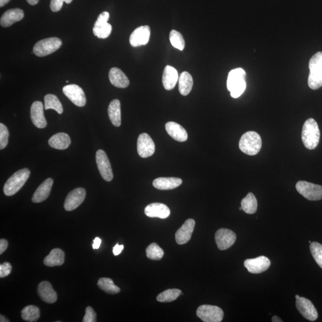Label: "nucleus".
<instances>
[{
	"label": "nucleus",
	"instance_id": "obj_8",
	"mask_svg": "<svg viewBox=\"0 0 322 322\" xmlns=\"http://www.w3.org/2000/svg\"><path fill=\"white\" fill-rule=\"evenodd\" d=\"M296 189L299 194L309 200L322 199V186L305 181H299L296 184Z\"/></svg>",
	"mask_w": 322,
	"mask_h": 322
},
{
	"label": "nucleus",
	"instance_id": "obj_4",
	"mask_svg": "<svg viewBox=\"0 0 322 322\" xmlns=\"http://www.w3.org/2000/svg\"><path fill=\"white\" fill-rule=\"evenodd\" d=\"M30 174L29 169L24 168L13 174L6 181L3 188L6 195L11 196L18 192L27 182Z\"/></svg>",
	"mask_w": 322,
	"mask_h": 322
},
{
	"label": "nucleus",
	"instance_id": "obj_31",
	"mask_svg": "<svg viewBox=\"0 0 322 322\" xmlns=\"http://www.w3.org/2000/svg\"><path fill=\"white\" fill-rule=\"evenodd\" d=\"M193 85L192 76L187 72L181 73L178 78V90L183 95L189 94Z\"/></svg>",
	"mask_w": 322,
	"mask_h": 322
},
{
	"label": "nucleus",
	"instance_id": "obj_47",
	"mask_svg": "<svg viewBox=\"0 0 322 322\" xmlns=\"http://www.w3.org/2000/svg\"><path fill=\"white\" fill-rule=\"evenodd\" d=\"M27 2L32 6L36 5L40 0H27Z\"/></svg>",
	"mask_w": 322,
	"mask_h": 322
},
{
	"label": "nucleus",
	"instance_id": "obj_42",
	"mask_svg": "<svg viewBox=\"0 0 322 322\" xmlns=\"http://www.w3.org/2000/svg\"><path fill=\"white\" fill-rule=\"evenodd\" d=\"M12 270V267L11 264L8 262H5L0 265V277H7L11 274Z\"/></svg>",
	"mask_w": 322,
	"mask_h": 322
},
{
	"label": "nucleus",
	"instance_id": "obj_20",
	"mask_svg": "<svg viewBox=\"0 0 322 322\" xmlns=\"http://www.w3.org/2000/svg\"><path fill=\"white\" fill-rule=\"evenodd\" d=\"M145 213L151 218L167 219L170 216V208L161 203H153L146 207Z\"/></svg>",
	"mask_w": 322,
	"mask_h": 322
},
{
	"label": "nucleus",
	"instance_id": "obj_40",
	"mask_svg": "<svg viewBox=\"0 0 322 322\" xmlns=\"http://www.w3.org/2000/svg\"><path fill=\"white\" fill-rule=\"evenodd\" d=\"M9 130L4 124H0V149H4L8 144Z\"/></svg>",
	"mask_w": 322,
	"mask_h": 322
},
{
	"label": "nucleus",
	"instance_id": "obj_3",
	"mask_svg": "<svg viewBox=\"0 0 322 322\" xmlns=\"http://www.w3.org/2000/svg\"><path fill=\"white\" fill-rule=\"evenodd\" d=\"M310 74L308 84L312 90H317L322 87V52L315 54L309 62Z\"/></svg>",
	"mask_w": 322,
	"mask_h": 322
},
{
	"label": "nucleus",
	"instance_id": "obj_45",
	"mask_svg": "<svg viewBox=\"0 0 322 322\" xmlns=\"http://www.w3.org/2000/svg\"><path fill=\"white\" fill-rule=\"evenodd\" d=\"M124 249V245H120L119 244H117L116 246H115L113 248V253L114 254V256H119L122 252Z\"/></svg>",
	"mask_w": 322,
	"mask_h": 322
},
{
	"label": "nucleus",
	"instance_id": "obj_28",
	"mask_svg": "<svg viewBox=\"0 0 322 322\" xmlns=\"http://www.w3.org/2000/svg\"><path fill=\"white\" fill-rule=\"evenodd\" d=\"M71 140L68 134L59 133L56 134L49 140L50 147L59 150H65L69 147Z\"/></svg>",
	"mask_w": 322,
	"mask_h": 322
},
{
	"label": "nucleus",
	"instance_id": "obj_29",
	"mask_svg": "<svg viewBox=\"0 0 322 322\" xmlns=\"http://www.w3.org/2000/svg\"><path fill=\"white\" fill-rule=\"evenodd\" d=\"M64 262V252L59 248L53 249L44 260V265L51 267L62 266Z\"/></svg>",
	"mask_w": 322,
	"mask_h": 322
},
{
	"label": "nucleus",
	"instance_id": "obj_13",
	"mask_svg": "<svg viewBox=\"0 0 322 322\" xmlns=\"http://www.w3.org/2000/svg\"><path fill=\"white\" fill-rule=\"evenodd\" d=\"M296 300V307L302 316L311 321L317 319V311L311 301L301 296Z\"/></svg>",
	"mask_w": 322,
	"mask_h": 322
},
{
	"label": "nucleus",
	"instance_id": "obj_38",
	"mask_svg": "<svg viewBox=\"0 0 322 322\" xmlns=\"http://www.w3.org/2000/svg\"><path fill=\"white\" fill-rule=\"evenodd\" d=\"M170 42L175 49L182 51L185 47L184 38L179 32L172 30L170 34Z\"/></svg>",
	"mask_w": 322,
	"mask_h": 322
},
{
	"label": "nucleus",
	"instance_id": "obj_48",
	"mask_svg": "<svg viewBox=\"0 0 322 322\" xmlns=\"http://www.w3.org/2000/svg\"><path fill=\"white\" fill-rule=\"evenodd\" d=\"M11 1V0H0V7L2 8Z\"/></svg>",
	"mask_w": 322,
	"mask_h": 322
},
{
	"label": "nucleus",
	"instance_id": "obj_12",
	"mask_svg": "<svg viewBox=\"0 0 322 322\" xmlns=\"http://www.w3.org/2000/svg\"><path fill=\"white\" fill-rule=\"evenodd\" d=\"M215 240L219 250H226L235 244L237 235L229 229H221L216 233Z\"/></svg>",
	"mask_w": 322,
	"mask_h": 322
},
{
	"label": "nucleus",
	"instance_id": "obj_37",
	"mask_svg": "<svg viewBox=\"0 0 322 322\" xmlns=\"http://www.w3.org/2000/svg\"><path fill=\"white\" fill-rule=\"evenodd\" d=\"M146 256L150 260H160L163 257L164 252L157 244L152 243L146 248Z\"/></svg>",
	"mask_w": 322,
	"mask_h": 322
},
{
	"label": "nucleus",
	"instance_id": "obj_16",
	"mask_svg": "<svg viewBox=\"0 0 322 322\" xmlns=\"http://www.w3.org/2000/svg\"><path fill=\"white\" fill-rule=\"evenodd\" d=\"M86 192L83 188H77L71 191L67 196L64 208L67 211H72L78 208L84 202Z\"/></svg>",
	"mask_w": 322,
	"mask_h": 322
},
{
	"label": "nucleus",
	"instance_id": "obj_52",
	"mask_svg": "<svg viewBox=\"0 0 322 322\" xmlns=\"http://www.w3.org/2000/svg\"><path fill=\"white\" fill-rule=\"evenodd\" d=\"M299 297H300V296H299V295H295L296 299H298Z\"/></svg>",
	"mask_w": 322,
	"mask_h": 322
},
{
	"label": "nucleus",
	"instance_id": "obj_19",
	"mask_svg": "<svg viewBox=\"0 0 322 322\" xmlns=\"http://www.w3.org/2000/svg\"><path fill=\"white\" fill-rule=\"evenodd\" d=\"M31 118L34 125L38 129L46 128L47 121L44 114V106L42 102H34L31 108Z\"/></svg>",
	"mask_w": 322,
	"mask_h": 322
},
{
	"label": "nucleus",
	"instance_id": "obj_15",
	"mask_svg": "<svg viewBox=\"0 0 322 322\" xmlns=\"http://www.w3.org/2000/svg\"><path fill=\"white\" fill-rule=\"evenodd\" d=\"M271 262L269 258L260 256L245 261L244 266L248 272L253 274L261 273L265 272L270 266Z\"/></svg>",
	"mask_w": 322,
	"mask_h": 322
},
{
	"label": "nucleus",
	"instance_id": "obj_25",
	"mask_svg": "<svg viewBox=\"0 0 322 322\" xmlns=\"http://www.w3.org/2000/svg\"><path fill=\"white\" fill-rule=\"evenodd\" d=\"M53 184L52 178H47L37 188L32 198V201L34 203H40L46 200L50 195Z\"/></svg>",
	"mask_w": 322,
	"mask_h": 322
},
{
	"label": "nucleus",
	"instance_id": "obj_2",
	"mask_svg": "<svg viewBox=\"0 0 322 322\" xmlns=\"http://www.w3.org/2000/svg\"><path fill=\"white\" fill-rule=\"evenodd\" d=\"M245 76L246 73L242 68L233 69L229 72L227 87L233 98L240 97L244 93L247 87Z\"/></svg>",
	"mask_w": 322,
	"mask_h": 322
},
{
	"label": "nucleus",
	"instance_id": "obj_6",
	"mask_svg": "<svg viewBox=\"0 0 322 322\" xmlns=\"http://www.w3.org/2000/svg\"><path fill=\"white\" fill-rule=\"evenodd\" d=\"M62 41L58 38H46L38 41L33 48V53L38 57H44L50 55L59 49Z\"/></svg>",
	"mask_w": 322,
	"mask_h": 322
},
{
	"label": "nucleus",
	"instance_id": "obj_24",
	"mask_svg": "<svg viewBox=\"0 0 322 322\" xmlns=\"http://www.w3.org/2000/svg\"><path fill=\"white\" fill-rule=\"evenodd\" d=\"M182 184V180L176 177H160L153 181V186L156 189L168 190L175 189Z\"/></svg>",
	"mask_w": 322,
	"mask_h": 322
},
{
	"label": "nucleus",
	"instance_id": "obj_39",
	"mask_svg": "<svg viewBox=\"0 0 322 322\" xmlns=\"http://www.w3.org/2000/svg\"><path fill=\"white\" fill-rule=\"evenodd\" d=\"M310 249L315 262L322 269V245L316 242H311Z\"/></svg>",
	"mask_w": 322,
	"mask_h": 322
},
{
	"label": "nucleus",
	"instance_id": "obj_51",
	"mask_svg": "<svg viewBox=\"0 0 322 322\" xmlns=\"http://www.w3.org/2000/svg\"><path fill=\"white\" fill-rule=\"evenodd\" d=\"M72 1L73 0H65V3H66V4H70Z\"/></svg>",
	"mask_w": 322,
	"mask_h": 322
},
{
	"label": "nucleus",
	"instance_id": "obj_22",
	"mask_svg": "<svg viewBox=\"0 0 322 322\" xmlns=\"http://www.w3.org/2000/svg\"><path fill=\"white\" fill-rule=\"evenodd\" d=\"M24 17V12L20 9H10L2 15L0 24L3 27H9Z\"/></svg>",
	"mask_w": 322,
	"mask_h": 322
},
{
	"label": "nucleus",
	"instance_id": "obj_50",
	"mask_svg": "<svg viewBox=\"0 0 322 322\" xmlns=\"http://www.w3.org/2000/svg\"><path fill=\"white\" fill-rule=\"evenodd\" d=\"M0 321L1 322H9V320L7 318H6L4 315H0Z\"/></svg>",
	"mask_w": 322,
	"mask_h": 322
},
{
	"label": "nucleus",
	"instance_id": "obj_34",
	"mask_svg": "<svg viewBox=\"0 0 322 322\" xmlns=\"http://www.w3.org/2000/svg\"><path fill=\"white\" fill-rule=\"evenodd\" d=\"M97 286L108 294H117L121 291L119 287L114 284L113 280L107 277H102L98 280Z\"/></svg>",
	"mask_w": 322,
	"mask_h": 322
},
{
	"label": "nucleus",
	"instance_id": "obj_43",
	"mask_svg": "<svg viewBox=\"0 0 322 322\" xmlns=\"http://www.w3.org/2000/svg\"><path fill=\"white\" fill-rule=\"evenodd\" d=\"M65 0H51L50 9L53 12H59L63 7Z\"/></svg>",
	"mask_w": 322,
	"mask_h": 322
},
{
	"label": "nucleus",
	"instance_id": "obj_17",
	"mask_svg": "<svg viewBox=\"0 0 322 322\" xmlns=\"http://www.w3.org/2000/svg\"><path fill=\"white\" fill-rule=\"evenodd\" d=\"M151 36V29L149 26H141L133 31L130 37L131 46L134 47L146 45Z\"/></svg>",
	"mask_w": 322,
	"mask_h": 322
},
{
	"label": "nucleus",
	"instance_id": "obj_18",
	"mask_svg": "<svg viewBox=\"0 0 322 322\" xmlns=\"http://www.w3.org/2000/svg\"><path fill=\"white\" fill-rule=\"evenodd\" d=\"M195 226L193 219H188L175 234V241L178 245L187 244L190 240Z\"/></svg>",
	"mask_w": 322,
	"mask_h": 322
},
{
	"label": "nucleus",
	"instance_id": "obj_9",
	"mask_svg": "<svg viewBox=\"0 0 322 322\" xmlns=\"http://www.w3.org/2000/svg\"><path fill=\"white\" fill-rule=\"evenodd\" d=\"M109 19L110 14L107 12H102L98 16L92 29L95 36L100 39H105L110 36L113 28L111 24L108 23Z\"/></svg>",
	"mask_w": 322,
	"mask_h": 322
},
{
	"label": "nucleus",
	"instance_id": "obj_30",
	"mask_svg": "<svg viewBox=\"0 0 322 322\" xmlns=\"http://www.w3.org/2000/svg\"><path fill=\"white\" fill-rule=\"evenodd\" d=\"M108 115L111 123L114 126L119 127L121 124V103L119 100L112 101L108 108Z\"/></svg>",
	"mask_w": 322,
	"mask_h": 322
},
{
	"label": "nucleus",
	"instance_id": "obj_10",
	"mask_svg": "<svg viewBox=\"0 0 322 322\" xmlns=\"http://www.w3.org/2000/svg\"><path fill=\"white\" fill-rule=\"evenodd\" d=\"M95 159H96L97 168L101 177L106 181L113 180L114 178L113 169L106 153L103 150H98L95 155Z\"/></svg>",
	"mask_w": 322,
	"mask_h": 322
},
{
	"label": "nucleus",
	"instance_id": "obj_14",
	"mask_svg": "<svg viewBox=\"0 0 322 322\" xmlns=\"http://www.w3.org/2000/svg\"><path fill=\"white\" fill-rule=\"evenodd\" d=\"M155 145L154 141L147 133H142L138 140V152L140 157L146 158L154 155Z\"/></svg>",
	"mask_w": 322,
	"mask_h": 322
},
{
	"label": "nucleus",
	"instance_id": "obj_53",
	"mask_svg": "<svg viewBox=\"0 0 322 322\" xmlns=\"http://www.w3.org/2000/svg\"><path fill=\"white\" fill-rule=\"evenodd\" d=\"M240 210H242V206H241V207H240Z\"/></svg>",
	"mask_w": 322,
	"mask_h": 322
},
{
	"label": "nucleus",
	"instance_id": "obj_32",
	"mask_svg": "<svg viewBox=\"0 0 322 322\" xmlns=\"http://www.w3.org/2000/svg\"><path fill=\"white\" fill-rule=\"evenodd\" d=\"M242 210L248 214L256 213L258 208V202L256 196L253 193H249L241 201Z\"/></svg>",
	"mask_w": 322,
	"mask_h": 322
},
{
	"label": "nucleus",
	"instance_id": "obj_44",
	"mask_svg": "<svg viewBox=\"0 0 322 322\" xmlns=\"http://www.w3.org/2000/svg\"><path fill=\"white\" fill-rule=\"evenodd\" d=\"M8 247V242L4 239H2L0 240V254H2L3 253L7 250Z\"/></svg>",
	"mask_w": 322,
	"mask_h": 322
},
{
	"label": "nucleus",
	"instance_id": "obj_11",
	"mask_svg": "<svg viewBox=\"0 0 322 322\" xmlns=\"http://www.w3.org/2000/svg\"><path fill=\"white\" fill-rule=\"evenodd\" d=\"M63 93L73 103L78 107L84 106L86 104V97L84 91L75 84L65 86L63 88Z\"/></svg>",
	"mask_w": 322,
	"mask_h": 322
},
{
	"label": "nucleus",
	"instance_id": "obj_33",
	"mask_svg": "<svg viewBox=\"0 0 322 322\" xmlns=\"http://www.w3.org/2000/svg\"><path fill=\"white\" fill-rule=\"evenodd\" d=\"M22 319L29 322L37 321L40 317L39 308L34 305H28L21 311Z\"/></svg>",
	"mask_w": 322,
	"mask_h": 322
},
{
	"label": "nucleus",
	"instance_id": "obj_1",
	"mask_svg": "<svg viewBox=\"0 0 322 322\" xmlns=\"http://www.w3.org/2000/svg\"><path fill=\"white\" fill-rule=\"evenodd\" d=\"M320 133L318 124L313 119L305 121L302 127L301 138L305 147L313 150L316 148L320 141Z\"/></svg>",
	"mask_w": 322,
	"mask_h": 322
},
{
	"label": "nucleus",
	"instance_id": "obj_5",
	"mask_svg": "<svg viewBox=\"0 0 322 322\" xmlns=\"http://www.w3.org/2000/svg\"><path fill=\"white\" fill-rule=\"evenodd\" d=\"M262 141L259 134L255 132L245 133L240 141V149L248 155H256L260 151Z\"/></svg>",
	"mask_w": 322,
	"mask_h": 322
},
{
	"label": "nucleus",
	"instance_id": "obj_36",
	"mask_svg": "<svg viewBox=\"0 0 322 322\" xmlns=\"http://www.w3.org/2000/svg\"><path fill=\"white\" fill-rule=\"evenodd\" d=\"M181 294V291L178 289L166 290L157 296V301L161 302H170L177 299Z\"/></svg>",
	"mask_w": 322,
	"mask_h": 322
},
{
	"label": "nucleus",
	"instance_id": "obj_35",
	"mask_svg": "<svg viewBox=\"0 0 322 322\" xmlns=\"http://www.w3.org/2000/svg\"><path fill=\"white\" fill-rule=\"evenodd\" d=\"M44 102H45L44 108L46 110H55L59 114L63 113L62 104L56 95L52 94L46 95L44 97Z\"/></svg>",
	"mask_w": 322,
	"mask_h": 322
},
{
	"label": "nucleus",
	"instance_id": "obj_26",
	"mask_svg": "<svg viewBox=\"0 0 322 322\" xmlns=\"http://www.w3.org/2000/svg\"><path fill=\"white\" fill-rule=\"evenodd\" d=\"M177 70L171 66H167L164 69L162 75V84L165 90H171L176 85L178 80Z\"/></svg>",
	"mask_w": 322,
	"mask_h": 322
},
{
	"label": "nucleus",
	"instance_id": "obj_7",
	"mask_svg": "<svg viewBox=\"0 0 322 322\" xmlns=\"http://www.w3.org/2000/svg\"><path fill=\"white\" fill-rule=\"evenodd\" d=\"M196 315L204 322H221L224 317V312L218 306L202 305L197 309Z\"/></svg>",
	"mask_w": 322,
	"mask_h": 322
},
{
	"label": "nucleus",
	"instance_id": "obj_46",
	"mask_svg": "<svg viewBox=\"0 0 322 322\" xmlns=\"http://www.w3.org/2000/svg\"><path fill=\"white\" fill-rule=\"evenodd\" d=\"M101 243V240L99 238H95L93 241V244H92V248L94 250H97V249L99 248Z\"/></svg>",
	"mask_w": 322,
	"mask_h": 322
},
{
	"label": "nucleus",
	"instance_id": "obj_49",
	"mask_svg": "<svg viewBox=\"0 0 322 322\" xmlns=\"http://www.w3.org/2000/svg\"><path fill=\"white\" fill-rule=\"evenodd\" d=\"M272 321L273 322H282L283 321L281 318H279L278 316H277V315H275V316H273L272 317Z\"/></svg>",
	"mask_w": 322,
	"mask_h": 322
},
{
	"label": "nucleus",
	"instance_id": "obj_21",
	"mask_svg": "<svg viewBox=\"0 0 322 322\" xmlns=\"http://www.w3.org/2000/svg\"><path fill=\"white\" fill-rule=\"evenodd\" d=\"M38 294L44 302L49 304L55 303L57 295L49 282L43 281L38 286Z\"/></svg>",
	"mask_w": 322,
	"mask_h": 322
},
{
	"label": "nucleus",
	"instance_id": "obj_41",
	"mask_svg": "<svg viewBox=\"0 0 322 322\" xmlns=\"http://www.w3.org/2000/svg\"><path fill=\"white\" fill-rule=\"evenodd\" d=\"M96 313L91 307H87L85 309V314L83 318V322H95L96 321Z\"/></svg>",
	"mask_w": 322,
	"mask_h": 322
},
{
	"label": "nucleus",
	"instance_id": "obj_27",
	"mask_svg": "<svg viewBox=\"0 0 322 322\" xmlns=\"http://www.w3.org/2000/svg\"><path fill=\"white\" fill-rule=\"evenodd\" d=\"M109 78L112 84L115 87L125 88L129 87L130 81L121 69L113 68L110 70Z\"/></svg>",
	"mask_w": 322,
	"mask_h": 322
},
{
	"label": "nucleus",
	"instance_id": "obj_23",
	"mask_svg": "<svg viewBox=\"0 0 322 322\" xmlns=\"http://www.w3.org/2000/svg\"><path fill=\"white\" fill-rule=\"evenodd\" d=\"M165 129L168 135L177 142H186L188 135L186 130L182 126L175 122H168L165 124Z\"/></svg>",
	"mask_w": 322,
	"mask_h": 322
}]
</instances>
